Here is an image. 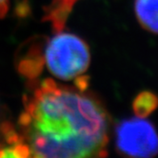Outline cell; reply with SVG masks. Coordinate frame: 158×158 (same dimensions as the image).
<instances>
[{
	"mask_svg": "<svg viewBox=\"0 0 158 158\" xmlns=\"http://www.w3.org/2000/svg\"><path fill=\"white\" fill-rule=\"evenodd\" d=\"M109 128L83 76L74 86L42 80L25 98L15 131L21 157L82 158L107 155Z\"/></svg>",
	"mask_w": 158,
	"mask_h": 158,
	"instance_id": "cell-1",
	"label": "cell"
},
{
	"mask_svg": "<svg viewBox=\"0 0 158 158\" xmlns=\"http://www.w3.org/2000/svg\"><path fill=\"white\" fill-rule=\"evenodd\" d=\"M49 72L64 81L77 80L83 76L91 63L87 43L74 33L60 31L52 36L44 52Z\"/></svg>",
	"mask_w": 158,
	"mask_h": 158,
	"instance_id": "cell-2",
	"label": "cell"
},
{
	"mask_svg": "<svg viewBox=\"0 0 158 158\" xmlns=\"http://www.w3.org/2000/svg\"><path fill=\"white\" fill-rule=\"evenodd\" d=\"M116 150L131 157H153L158 154V133L145 117L121 121L115 131Z\"/></svg>",
	"mask_w": 158,
	"mask_h": 158,
	"instance_id": "cell-3",
	"label": "cell"
},
{
	"mask_svg": "<svg viewBox=\"0 0 158 158\" xmlns=\"http://www.w3.org/2000/svg\"><path fill=\"white\" fill-rule=\"evenodd\" d=\"M134 13L142 28L158 35V0H135Z\"/></svg>",
	"mask_w": 158,
	"mask_h": 158,
	"instance_id": "cell-4",
	"label": "cell"
},
{
	"mask_svg": "<svg viewBox=\"0 0 158 158\" xmlns=\"http://www.w3.org/2000/svg\"><path fill=\"white\" fill-rule=\"evenodd\" d=\"M158 97L151 92H142L134 99L132 109L136 116L146 117L157 108Z\"/></svg>",
	"mask_w": 158,
	"mask_h": 158,
	"instance_id": "cell-5",
	"label": "cell"
},
{
	"mask_svg": "<svg viewBox=\"0 0 158 158\" xmlns=\"http://www.w3.org/2000/svg\"><path fill=\"white\" fill-rule=\"evenodd\" d=\"M10 0H0V18H3L9 10Z\"/></svg>",
	"mask_w": 158,
	"mask_h": 158,
	"instance_id": "cell-6",
	"label": "cell"
}]
</instances>
